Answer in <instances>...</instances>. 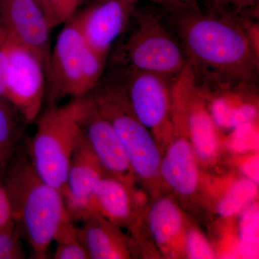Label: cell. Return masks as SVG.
Listing matches in <instances>:
<instances>
[{"label": "cell", "mask_w": 259, "mask_h": 259, "mask_svg": "<svg viewBox=\"0 0 259 259\" xmlns=\"http://www.w3.org/2000/svg\"><path fill=\"white\" fill-rule=\"evenodd\" d=\"M163 13L185 48L199 83L222 87L258 83L259 57L250 47L242 18L201 7Z\"/></svg>", "instance_id": "6da1fadb"}, {"label": "cell", "mask_w": 259, "mask_h": 259, "mask_svg": "<svg viewBox=\"0 0 259 259\" xmlns=\"http://www.w3.org/2000/svg\"><path fill=\"white\" fill-rule=\"evenodd\" d=\"M5 171L3 186L15 225L25 235L32 258H47L58 231L71 220L63 194L39 177L28 158H13Z\"/></svg>", "instance_id": "7a4b0ae2"}, {"label": "cell", "mask_w": 259, "mask_h": 259, "mask_svg": "<svg viewBox=\"0 0 259 259\" xmlns=\"http://www.w3.org/2000/svg\"><path fill=\"white\" fill-rule=\"evenodd\" d=\"M110 56L116 66L175 79L188 63L182 42L161 10L138 5Z\"/></svg>", "instance_id": "3957f363"}, {"label": "cell", "mask_w": 259, "mask_h": 259, "mask_svg": "<svg viewBox=\"0 0 259 259\" xmlns=\"http://www.w3.org/2000/svg\"><path fill=\"white\" fill-rule=\"evenodd\" d=\"M81 97L62 106H50L38 121L30 146V161L39 177L64 190L71 158L83 138Z\"/></svg>", "instance_id": "277c9868"}, {"label": "cell", "mask_w": 259, "mask_h": 259, "mask_svg": "<svg viewBox=\"0 0 259 259\" xmlns=\"http://www.w3.org/2000/svg\"><path fill=\"white\" fill-rule=\"evenodd\" d=\"M107 59L91 49L71 20L65 23L51 49L46 73L49 107L64 97L86 96L103 76Z\"/></svg>", "instance_id": "5b68a950"}, {"label": "cell", "mask_w": 259, "mask_h": 259, "mask_svg": "<svg viewBox=\"0 0 259 259\" xmlns=\"http://www.w3.org/2000/svg\"><path fill=\"white\" fill-rule=\"evenodd\" d=\"M90 95L120 139L131 170L143 178L154 176L161 162L159 152L147 128L135 115L120 76L115 72L102 76Z\"/></svg>", "instance_id": "8992f818"}, {"label": "cell", "mask_w": 259, "mask_h": 259, "mask_svg": "<svg viewBox=\"0 0 259 259\" xmlns=\"http://www.w3.org/2000/svg\"><path fill=\"white\" fill-rule=\"evenodd\" d=\"M6 57L5 100L27 123L38 117L46 97V67L38 56L0 33Z\"/></svg>", "instance_id": "52a82bcc"}, {"label": "cell", "mask_w": 259, "mask_h": 259, "mask_svg": "<svg viewBox=\"0 0 259 259\" xmlns=\"http://www.w3.org/2000/svg\"><path fill=\"white\" fill-rule=\"evenodd\" d=\"M142 0H100L91 3L71 19L89 47L109 56Z\"/></svg>", "instance_id": "ba28073f"}, {"label": "cell", "mask_w": 259, "mask_h": 259, "mask_svg": "<svg viewBox=\"0 0 259 259\" xmlns=\"http://www.w3.org/2000/svg\"><path fill=\"white\" fill-rule=\"evenodd\" d=\"M53 28L45 12L33 0H0V33L38 56L46 73Z\"/></svg>", "instance_id": "9c48e42d"}, {"label": "cell", "mask_w": 259, "mask_h": 259, "mask_svg": "<svg viewBox=\"0 0 259 259\" xmlns=\"http://www.w3.org/2000/svg\"><path fill=\"white\" fill-rule=\"evenodd\" d=\"M131 108L146 127L159 130L168 123L171 86L175 79L147 71L117 67Z\"/></svg>", "instance_id": "30bf717a"}, {"label": "cell", "mask_w": 259, "mask_h": 259, "mask_svg": "<svg viewBox=\"0 0 259 259\" xmlns=\"http://www.w3.org/2000/svg\"><path fill=\"white\" fill-rule=\"evenodd\" d=\"M101 163L83 139L71 158L62 194L65 206L72 221H82L96 214L93 205V192L102 178Z\"/></svg>", "instance_id": "8fae6325"}, {"label": "cell", "mask_w": 259, "mask_h": 259, "mask_svg": "<svg viewBox=\"0 0 259 259\" xmlns=\"http://www.w3.org/2000/svg\"><path fill=\"white\" fill-rule=\"evenodd\" d=\"M80 122L85 139L102 166L119 180H127L131 168L123 146L90 94L81 97Z\"/></svg>", "instance_id": "7c38bea8"}, {"label": "cell", "mask_w": 259, "mask_h": 259, "mask_svg": "<svg viewBox=\"0 0 259 259\" xmlns=\"http://www.w3.org/2000/svg\"><path fill=\"white\" fill-rule=\"evenodd\" d=\"M163 180L183 195L193 193L198 182V173L190 144L185 140L175 141L165 158L160 162Z\"/></svg>", "instance_id": "4fadbf2b"}, {"label": "cell", "mask_w": 259, "mask_h": 259, "mask_svg": "<svg viewBox=\"0 0 259 259\" xmlns=\"http://www.w3.org/2000/svg\"><path fill=\"white\" fill-rule=\"evenodd\" d=\"M78 231L90 258H125L123 242L117 232L102 219V216L94 214L83 220Z\"/></svg>", "instance_id": "5bb4252c"}, {"label": "cell", "mask_w": 259, "mask_h": 259, "mask_svg": "<svg viewBox=\"0 0 259 259\" xmlns=\"http://www.w3.org/2000/svg\"><path fill=\"white\" fill-rule=\"evenodd\" d=\"M197 78L192 83L190 92L191 109L185 114L192 144L197 156L203 160L212 158L217 151L218 142L212 117L199 103L201 90Z\"/></svg>", "instance_id": "9a60e30c"}, {"label": "cell", "mask_w": 259, "mask_h": 259, "mask_svg": "<svg viewBox=\"0 0 259 259\" xmlns=\"http://www.w3.org/2000/svg\"><path fill=\"white\" fill-rule=\"evenodd\" d=\"M93 205L95 214L113 223H125L131 216L129 193L119 179L102 176L94 190Z\"/></svg>", "instance_id": "2e32d148"}, {"label": "cell", "mask_w": 259, "mask_h": 259, "mask_svg": "<svg viewBox=\"0 0 259 259\" xmlns=\"http://www.w3.org/2000/svg\"><path fill=\"white\" fill-rule=\"evenodd\" d=\"M149 226L158 243L169 241L182 228V218L176 206L168 199L158 201L150 210Z\"/></svg>", "instance_id": "e0dca14e"}, {"label": "cell", "mask_w": 259, "mask_h": 259, "mask_svg": "<svg viewBox=\"0 0 259 259\" xmlns=\"http://www.w3.org/2000/svg\"><path fill=\"white\" fill-rule=\"evenodd\" d=\"M19 134L20 127L13 112L0 100V174L13 159Z\"/></svg>", "instance_id": "ac0fdd59"}, {"label": "cell", "mask_w": 259, "mask_h": 259, "mask_svg": "<svg viewBox=\"0 0 259 259\" xmlns=\"http://www.w3.org/2000/svg\"><path fill=\"white\" fill-rule=\"evenodd\" d=\"M257 194L256 184L249 180L238 181L219 202L218 212L223 217H231L246 208Z\"/></svg>", "instance_id": "d6986e66"}, {"label": "cell", "mask_w": 259, "mask_h": 259, "mask_svg": "<svg viewBox=\"0 0 259 259\" xmlns=\"http://www.w3.org/2000/svg\"><path fill=\"white\" fill-rule=\"evenodd\" d=\"M56 243L54 258L88 259L90 258L79 236L78 228L69 220L64 223L54 238Z\"/></svg>", "instance_id": "ffe728a7"}, {"label": "cell", "mask_w": 259, "mask_h": 259, "mask_svg": "<svg viewBox=\"0 0 259 259\" xmlns=\"http://www.w3.org/2000/svg\"><path fill=\"white\" fill-rule=\"evenodd\" d=\"M204 9L237 18L258 20L259 0H199Z\"/></svg>", "instance_id": "44dd1931"}, {"label": "cell", "mask_w": 259, "mask_h": 259, "mask_svg": "<svg viewBox=\"0 0 259 259\" xmlns=\"http://www.w3.org/2000/svg\"><path fill=\"white\" fill-rule=\"evenodd\" d=\"M259 211L256 204L245 208L240 222L239 236L242 251L248 256H256L258 247Z\"/></svg>", "instance_id": "7402d4cb"}, {"label": "cell", "mask_w": 259, "mask_h": 259, "mask_svg": "<svg viewBox=\"0 0 259 259\" xmlns=\"http://www.w3.org/2000/svg\"><path fill=\"white\" fill-rule=\"evenodd\" d=\"M21 233L16 225L0 232V259L25 258Z\"/></svg>", "instance_id": "603a6c76"}, {"label": "cell", "mask_w": 259, "mask_h": 259, "mask_svg": "<svg viewBox=\"0 0 259 259\" xmlns=\"http://www.w3.org/2000/svg\"><path fill=\"white\" fill-rule=\"evenodd\" d=\"M49 18L54 28L70 21L84 0H47Z\"/></svg>", "instance_id": "cb8c5ba5"}, {"label": "cell", "mask_w": 259, "mask_h": 259, "mask_svg": "<svg viewBox=\"0 0 259 259\" xmlns=\"http://www.w3.org/2000/svg\"><path fill=\"white\" fill-rule=\"evenodd\" d=\"M258 136L250 122L243 124L235 128L231 140V146L238 152L250 151L258 147Z\"/></svg>", "instance_id": "d4e9b609"}, {"label": "cell", "mask_w": 259, "mask_h": 259, "mask_svg": "<svg viewBox=\"0 0 259 259\" xmlns=\"http://www.w3.org/2000/svg\"><path fill=\"white\" fill-rule=\"evenodd\" d=\"M187 248L191 258L207 259L214 258L210 246L197 232L192 231L187 236Z\"/></svg>", "instance_id": "484cf974"}, {"label": "cell", "mask_w": 259, "mask_h": 259, "mask_svg": "<svg viewBox=\"0 0 259 259\" xmlns=\"http://www.w3.org/2000/svg\"><path fill=\"white\" fill-rule=\"evenodd\" d=\"M156 5L163 13H175L200 8L199 0H146Z\"/></svg>", "instance_id": "4316f807"}, {"label": "cell", "mask_w": 259, "mask_h": 259, "mask_svg": "<svg viewBox=\"0 0 259 259\" xmlns=\"http://www.w3.org/2000/svg\"><path fill=\"white\" fill-rule=\"evenodd\" d=\"M15 225L8 194L4 186L0 183V232Z\"/></svg>", "instance_id": "83f0119b"}, {"label": "cell", "mask_w": 259, "mask_h": 259, "mask_svg": "<svg viewBox=\"0 0 259 259\" xmlns=\"http://www.w3.org/2000/svg\"><path fill=\"white\" fill-rule=\"evenodd\" d=\"M243 171L248 180L256 184L258 182V158L254 157L243 165Z\"/></svg>", "instance_id": "f1b7e54d"}, {"label": "cell", "mask_w": 259, "mask_h": 259, "mask_svg": "<svg viewBox=\"0 0 259 259\" xmlns=\"http://www.w3.org/2000/svg\"><path fill=\"white\" fill-rule=\"evenodd\" d=\"M6 67V57L3 49L0 48V100L5 99V72Z\"/></svg>", "instance_id": "f546056e"}, {"label": "cell", "mask_w": 259, "mask_h": 259, "mask_svg": "<svg viewBox=\"0 0 259 259\" xmlns=\"http://www.w3.org/2000/svg\"><path fill=\"white\" fill-rule=\"evenodd\" d=\"M33 1H35V3H36L39 6H40L42 10H44V11L45 12L46 14L47 15L48 18H49V20H50V18H49V8H48L47 0H33ZM51 25H52V24H51ZM53 28H54V27H53Z\"/></svg>", "instance_id": "4dcf8cb0"}, {"label": "cell", "mask_w": 259, "mask_h": 259, "mask_svg": "<svg viewBox=\"0 0 259 259\" xmlns=\"http://www.w3.org/2000/svg\"><path fill=\"white\" fill-rule=\"evenodd\" d=\"M100 1V0H90V3H95V2Z\"/></svg>", "instance_id": "1f68e13d"}]
</instances>
